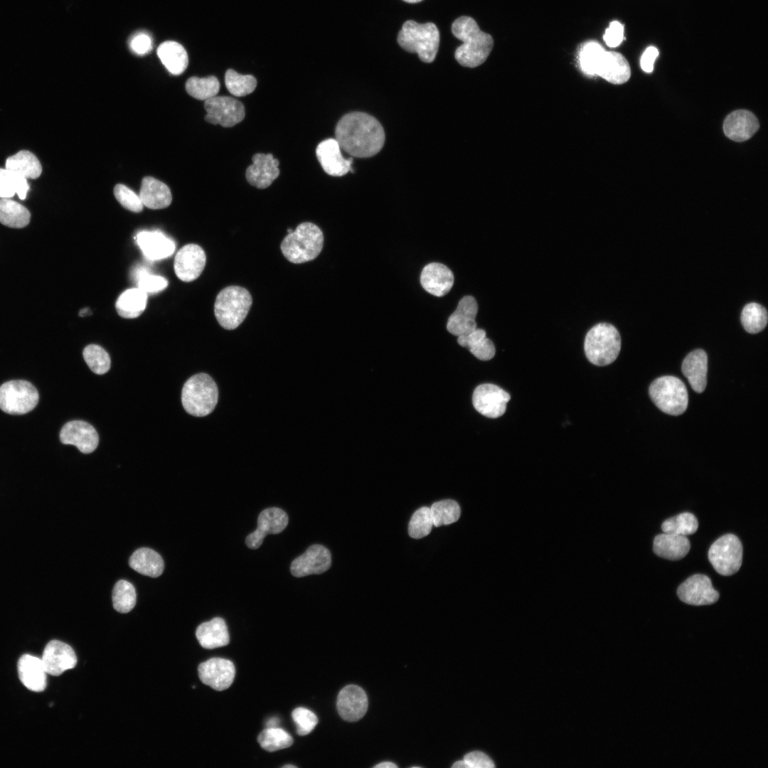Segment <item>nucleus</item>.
<instances>
[{
	"label": "nucleus",
	"instance_id": "15",
	"mask_svg": "<svg viewBox=\"0 0 768 768\" xmlns=\"http://www.w3.org/2000/svg\"><path fill=\"white\" fill-rule=\"evenodd\" d=\"M206 262L203 248L196 244H188L182 247L174 259V271L183 282H191L202 273Z\"/></svg>",
	"mask_w": 768,
	"mask_h": 768
},
{
	"label": "nucleus",
	"instance_id": "35",
	"mask_svg": "<svg viewBox=\"0 0 768 768\" xmlns=\"http://www.w3.org/2000/svg\"><path fill=\"white\" fill-rule=\"evenodd\" d=\"M457 342L481 361H489L496 353L494 343L486 337V331L481 329L476 328L467 335L458 336Z\"/></svg>",
	"mask_w": 768,
	"mask_h": 768
},
{
	"label": "nucleus",
	"instance_id": "42",
	"mask_svg": "<svg viewBox=\"0 0 768 768\" xmlns=\"http://www.w3.org/2000/svg\"><path fill=\"white\" fill-rule=\"evenodd\" d=\"M740 319L747 332L757 334L762 331L767 324V311L759 304L751 302L743 308Z\"/></svg>",
	"mask_w": 768,
	"mask_h": 768
},
{
	"label": "nucleus",
	"instance_id": "7",
	"mask_svg": "<svg viewBox=\"0 0 768 768\" xmlns=\"http://www.w3.org/2000/svg\"><path fill=\"white\" fill-rule=\"evenodd\" d=\"M252 297L245 288L230 286L217 295L214 312L219 324L224 329H236L247 316L252 305Z\"/></svg>",
	"mask_w": 768,
	"mask_h": 768
},
{
	"label": "nucleus",
	"instance_id": "6",
	"mask_svg": "<svg viewBox=\"0 0 768 768\" xmlns=\"http://www.w3.org/2000/svg\"><path fill=\"white\" fill-rule=\"evenodd\" d=\"M218 391L213 379L206 373H198L188 378L181 392L184 410L196 417H204L215 409Z\"/></svg>",
	"mask_w": 768,
	"mask_h": 768
},
{
	"label": "nucleus",
	"instance_id": "39",
	"mask_svg": "<svg viewBox=\"0 0 768 768\" xmlns=\"http://www.w3.org/2000/svg\"><path fill=\"white\" fill-rule=\"evenodd\" d=\"M28 190L29 185L26 178L15 174L6 168H0L1 198H10L16 193L21 200H24Z\"/></svg>",
	"mask_w": 768,
	"mask_h": 768
},
{
	"label": "nucleus",
	"instance_id": "52",
	"mask_svg": "<svg viewBox=\"0 0 768 768\" xmlns=\"http://www.w3.org/2000/svg\"><path fill=\"white\" fill-rule=\"evenodd\" d=\"M139 276L137 281L138 288L147 293H156L164 289L168 286L166 278L146 272H142Z\"/></svg>",
	"mask_w": 768,
	"mask_h": 768
},
{
	"label": "nucleus",
	"instance_id": "21",
	"mask_svg": "<svg viewBox=\"0 0 768 768\" xmlns=\"http://www.w3.org/2000/svg\"><path fill=\"white\" fill-rule=\"evenodd\" d=\"M316 154L324 171L332 176H342L349 171L353 172L351 158L345 159L341 152V147L336 139H327L320 142Z\"/></svg>",
	"mask_w": 768,
	"mask_h": 768
},
{
	"label": "nucleus",
	"instance_id": "36",
	"mask_svg": "<svg viewBox=\"0 0 768 768\" xmlns=\"http://www.w3.org/2000/svg\"><path fill=\"white\" fill-rule=\"evenodd\" d=\"M147 294L139 288H132L124 291L118 297L115 308L118 314L126 319H134L140 316L146 306Z\"/></svg>",
	"mask_w": 768,
	"mask_h": 768
},
{
	"label": "nucleus",
	"instance_id": "56",
	"mask_svg": "<svg viewBox=\"0 0 768 768\" xmlns=\"http://www.w3.org/2000/svg\"><path fill=\"white\" fill-rule=\"evenodd\" d=\"M658 55V50L654 46L648 47L641 55L640 64L641 69L646 73H651L654 70V63Z\"/></svg>",
	"mask_w": 768,
	"mask_h": 768
},
{
	"label": "nucleus",
	"instance_id": "41",
	"mask_svg": "<svg viewBox=\"0 0 768 768\" xmlns=\"http://www.w3.org/2000/svg\"><path fill=\"white\" fill-rule=\"evenodd\" d=\"M186 90L191 97L206 101L217 95L220 90V82L213 75L206 78L191 77L186 82Z\"/></svg>",
	"mask_w": 768,
	"mask_h": 768
},
{
	"label": "nucleus",
	"instance_id": "22",
	"mask_svg": "<svg viewBox=\"0 0 768 768\" xmlns=\"http://www.w3.org/2000/svg\"><path fill=\"white\" fill-rule=\"evenodd\" d=\"M477 313L478 304L475 298L472 296H464L448 319L447 331L457 336L470 334L477 327L475 321Z\"/></svg>",
	"mask_w": 768,
	"mask_h": 768
},
{
	"label": "nucleus",
	"instance_id": "11",
	"mask_svg": "<svg viewBox=\"0 0 768 768\" xmlns=\"http://www.w3.org/2000/svg\"><path fill=\"white\" fill-rule=\"evenodd\" d=\"M204 107L207 112L205 120L223 127L235 126L245 116L242 103L229 96H214L205 101Z\"/></svg>",
	"mask_w": 768,
	"mask_h": 768
},
{
	"label": "nucleus",
	"instance_id": "31",
	"mask_svg": "<svg viewBox=\"0 0 768 768\" xmlns=\"http://www.w3.org/2000/svg\"><path fill=\"white\" fill-rule=\"evenodd\" d=\"M143 205L150 209H162L172 201L171 191L167 185L151 177L142 179L139 194Z\"/></svg>",
	"mask_w": 768,
	"mask_h": 768
},
{
	"label": "nucleus",
	"instance_id": "50",
	"mask_svg": "<svg viewBox=\"0 0 768 768\" xmlns=\"http://www.w3.org/2000/svg\"><path fill=\"white\" fill-rule=\"evenodd\" d=\"M114 195L117 201L126 209L139 213L144 205L139 195L124 184H117L114 188Z\"/></svg>",
	"mask_w": 768,
	"mask_h": 768
},
{
	"label": "nucleus",
	"instance_id": "28",
	"mask_svg": "<svg viewBox=\"0 0 768 768\" xmlns=\"http://www.w3.org/2000/svg\"><path fill=\"white\" fill-rule=\"evenodd\" d=\"M18 673L21 683L30 690L41 692L46 688V674L41 658L29 654L21 656Z\"/></svg>",
	"mask_w": 768,
	"mask_h": 768
},
{
	"label": "nucleus",
	"instance_id": "63",
	"mask_svg": "<svg viewBox=\"0 0 768 768\" xmlns=\"http://www.w3.org/2000/svg\"><path fill=\"white\" fill-rule=\"evenodd\" d=\"M287 232H288V233H292V232H293V230H292V229H289V228H288V229H287Z\"/></svg>",
	"mask_w": 768,
	"mask_h": 768
},
{
	"label": "nucleus",
	"instance_id": "17",
	"mask_svg": "<svg viewBox=\"0 0 768 768\" xmlns=\"http://www.w3.org/2000/svg\"><path fill=\"white\" fill-rule=\"evenodd\" d=\"M288 521L287 514L281 508L273 507L263 510L257 518V528L245 539L247 546L250 549L258 548L267 534H278L283 531Z\"/></svg>",
	"mask_w": 768,
	"mask_h": 768
},
{
	"label": "nucleus",
	"instance_id": "51",
	"mask_svg": "<svg viewBox=\"0 0 768 768\" xmlns=\"http://www.w3.org/2000/svg\"><path fill=\"white\" fill-rule=\"evenodd\" d=\"M292 716L297 725V732L299 735L309 734L318 723L316 715L305 708H297L292 711Z\"/></svg>",
	"mask_w": 768,
	"mask_h": 768
},
{
	"label": "nucleus",
	"instance_id": "30",
	"mask_svg": "<svg viewBox=\"0 0 768 768\" xmlns=\"http://www.w3.org/2000/svg\"><path fill=\"white\" fill-rule=\"evenodd\" d=\"M196 636L201 646L207 649L226 646L230 641L226 623L220 617L200 624L196 629Z\"/></svg>",
	"mask_w": 768,
	"mask_h": 768
},
{
	"label": "nucleus",
	"instance_id": "59",
	"mask_svg": "<svg viewBox=\"0 0 768 768\" xmlns=\"http://www.w3.org/2000/svg\"><path fill=\"white\" fill-rule=\"evenodd\" d=\"M279 722V720L276 718H271L267 723V727H276Z\"/></svg>",
	"mask_w": 768,
	"mask_h": 768
},
{
	"label": "nucleus",
	"instance_id": "38",
	"mask_svg": "<svg viewBox=\"0 0 768 768\" xmlns=\"http://www.w3.org/2000/svg\"><path fill=\"white\" fill-rule=\"evenodd\" d=\"M29 210L21 203L10 198L0 199V223L14 228L26 226L30 221Z\"/></svg>",
	"mask_w": 768,
	"mask_h": 768
},
{
	"label": "nucleus",
	"instance_id": "18",
	"mask_svg": "<svg viewBox=\"0 0 768 768\" xmlns=\"http://www.w3.org/2000/svg\"><path fill=\"white\" fill-rule=\"evenodd\" d=\"M60 439L64 444L75 446L84 454L92 452L99 443L96 430L82 420H73L65 424L60 432Z\"/></svg>",
	"mask_w": 768,
	"mask_h": 768
},
{
	"label": "nucleus",
	"instance_id": "8",
	"mask_svg": "<svg viewBox=\"0 0 768 768\" xmlns=\"http://www.w3.org/2000/svg\"><path fill=\"white\" fill-rule=\"evenodd\" d=\"M649 395L663 412L671 415L683 414L688 407V395L683 381L672 375L661 376L654 380L649 387Z\"/></svg>",
	"mask_w": 768,
	"mask_h": 768
},
{
	"label": "nucleus",
	"instance_id": "14",
	"mask_svg": "<svg viewBox=\"0 0 768 768\" xmlns=\"http://www.w3.org/2000/svg\"><path fill=\"white\" fill-rule=\"evenodd\" d=\"M198 671L201 682L218 691L228 688L235 675L233 663L222 658H212L200 663Z\"/></svg>",
	"mask_w": 768,
	"mask_h": 768
},
{
	"label": "nucleus",
	"instance_id": "53",
	"mask_svg": "<svg viewBox=\"0 0 768 768\" xmlns=\"http://www.w3.org/2000/svg\"><path fill=\"white\" fill-rule=\"evenodd\" d=\"M603 39L607 46L610 48L619 46L624 39V25L617 21H612L605 30Z\"/></svg>",
	"mask_w": 768,
	"mask_h": 768
},
{
	"label": "nucleus",
	"instance_id": "20",
	"mask_svg": "<svg viewBox=\"0 0 768 768\" xmlns=\"http://www.w3.org/2000/svg\"><path fill=\"white\" fill-rule=\"evenodd\" d=\"M368 697L366 692L356 685H348L343 688L337 697L336 707L342 719L356 722L362 718L368 709Z\"/></svg>",
	"mask_w": 768,
	"mask_h": 768
},
{
	"label": "nucleus",
	"instance_id": "44",
	"mask_svg": "<svg viewBox=\"0 0 768 768\" xmlns=\"http://www.w3.org/2000/svg\"><path fill=\"white\" fill-rule=\"evenodd\" d=\"M430 509L435 527L452 524L458 521L461 514L458 503L450 499L435 502Z\"/></svg>",
	"mask_w": 768,
	"mask_h": 768
},
{
	"label": "nucleus",
	"instance_id": "13",
	"mask_svg": "<svg viewBox=\"0 0 768 768\" xmlns=\"http://www.w3.org/2000/svg\"><path fill=\"white\" fill-rule=\"evenodd\" d=\"M677 594L682 602L695 606L711 604L719 599V593L713 588L710 579L702 574L693 575L686 580L678 587Z\"/></svg>",
	"mask_w": 768,
	"mask_h": 768
},
{
	"label": "nucleus",
	"instance_id": "61",
	"mask_svg": "<svg viewBox=\"0 0 768 768\" xmlns=\"http://www.w3.org/2000/svg\"><path fill=\"white\" fill-rule=\"evenodd\" d=\"M402 1H404L405 2H407V3H410V4H415V3L420 2L422 0H402Z\"/></svg>",
	"mask_w": 768,
	"mask_h": 768
},
{
	"label": "nucleus",
	"instance_id": "9",
	"mask_svg": "<svg viewBox=\"0 0 768 768\" xmlns=\"http://www.w3.org/2000/svg\"><path fill=\"white\" fill-rule=\"evenodd\" d=\"M38 400V390L26 380H10L0 386V408L8 414H26L36 406Z\"/></svg>",
	"mask_w": 768,
	"mask_h": 768
},
{
	"label": "nucleus",
	"instance_id": "5",
	"mask_svg": "<svg viewBox=\"0 0 768 768\" xmlns=\"http://www.w3.org/2000/svg\"><path fill=\"white\" fill-rule=\"evenodd\" d=\"M584 350L588 361L597 366L613 363L621 350V337L618 330L608 323H599L587 333Z\"/></svg>",
	"mask_w": 768,
	"mask_h": 768
},
{
	"label": "nucleus",
	"instance_id": "43",
	"mask_svg": "<svg viewBox=\"0 0 768 768\" xmlns=\"http://www.w3.org/2000/svg\"><path fill=\"white\" fill-rule=\"evenodd\" d=\"M260 747L267 752H275L289 747L293 744L292 737L279 727H267L257 737Z\"/></svg>",
	"mask_w": 768,
	"mask_h": 768
},
{
	"label": "nucleus",
	"instance_id": "46",
	"mask_svg": "<svg viewBox=\"0 0 768 768\" xmlns=\"http://www.w3.org/2000/svg\"><path fill=\"white\" fill-rule=\"evenodd\" d=\"M698 522L691 513L685 512L670 518L661 525L663 533L686 536L696 532Z\"/></svg>",
	"mask_w": 768,
	"mask_h": 768
},
{
	"label": "nucleus",
	"instance_id": "62",
	"mask_svg": "<svg viewBox=\"0 0 768 768\" xmlns=\"http://www.w3.org/2000/svg\"><path fill=\"white\" fill-rule=\"evenodd\" d=\"M282 767L283 768H287V767H289V768H291V767L295 768L296 767L297 768V767L295 765H292V764H286V765H284Z\"/></svg>",
	"mask_w": 768,
	"mask_h": 768
},
{
	"label": "nucleus",
	"instance_id": "34",
	"mask_svg": "<svg viewBox=\"0 0 768 768\" xmlns=\"http://www.w3.org/2000/svg\"><path fill=\"white\" fill-rule=\"evenodd\" d=\"M129 564L139 573L151 577L160 576L164 569L161 555L148 548H141L134 551L129 558Z\"/></svg>",
	"mask_w": 768,
	"mask_h": 768
},
{
	"label": "nucleus",
	"instance_id": "26",
	"mask_svg": "<svg viewBox=\"0 0 768 768\" xmlns=\"http://www.w3.org/2000/svg\"><path fill=\"white\" fill-rule=\"evenodd\" d=\"M137 245L149 260H159L171 255L175 242L159 230L142 231L136 237Z\"/></svg>",
	"mask_w": 768,
	"mask_h": 768
},
{
	"label": "nucleus",
	"instance_id": "2",
	"mask_svg": "<svg viewBox=\"0 0 768 768\" xmlns=\"http://www.w3.org/2000/svg\"><path fill=\"white\" fill-rule=\"evenodd\" d=\"M453 35L463 43L454 53L455 59L462 66L475 68L485 62L493 46L492 36L480 30L469 16H460L452 25Z\"/></svg>",
	"mask_w": 768,
	"mask_h": 768
},
{
	"label": "nucleus",
	"instance_id": "29",
	"mask_svg": "<svg viewBox=\"0 0 768 768\" xmlns=\"http://www.w3.org/2000/svg\"><path fill=\"white\" fill-rule=\"evenodd\" d=\"M597 75L612 84H623L630 78V66L621 53L605 50L598 65Z\"/></svg>",
	"mask_w": 768,
	"mask_h": 768
},
{
	"label": "nucleus",
	"instance_id": "4",
	"mask_svg": "<svg viewBox=\"0 0 768 768\" xmlns=\"http://www.w3.org/2000/svg\"><path fill=\"white\" fill-rule=\"evenodd\" d=\"M398 43L406 51L417 53L422 62L432 63L438 51L439 32L433 23L408 20L398 33Z\"/></svg>",
	"mask_w": 768,
	"mask_h": 768
},
{
	"label": "nucleus",
	"instance_id": "40",
	"mask_svg": "<svg viewBox=\"0 0 768 768\" xmlns=\"http://www.w3.org/2000/svg\"><path fill=\"white\" fill-rule=\"evenodd\" d=\"M604 52V48L596 41H588L582 45L578 53L581 70L590 77L597 75V68Z\"/></svg>",
	"mask_w": 768,
	"mask_h": 768
},
{
	"label": "nucleus",
	"instance_id": "32",
	"mask_svg": "<svg viewBox=\"0 0 768 768\" xmlns=\"http://www.w3.org/2000/svg\"><path fill=\"white\" fill-rule=\"evenodd\" d=\"M690 545L686 536L663 533L657 535L654 540L653 550L656 555L670 560H678L684 558L690 550Z\"/></svg>",
	"mask_w": 768,
	"mask_h": 768
},
{
	"label": "nucleus",
	"instance_id": "58",
	"mask_svg": "<svg viewBox=\"0 0 768 768\" xmlns=\"http://www.w3.org/2000/svg\"><path fill=\"white\" fill-rule=\"evenodd\" d=\"M452 767L453 768H469L468 764L465 762V761L464 759L463 760H459V761H457V762H454L453 764V765H452Z\"/></svg>",
	"mask_w": 768,
	"mask_h": 768
},
{
	"label": "nucleus",
	"instance_id": "55",
	"mask_svg": "<svg viewBox=\"0 0 768 768\" xmlns=\"http://www.w3.org/2000/svg\"><path fill=\"white\" fill-rule=\"evenodd\" d=\"M130 48L137 55H144L149 53L152 48L151 37L144 33L134 36L130 41Z\"/></svg>",
	"mask_w": 768,
	"mask_h": 768
},
{
	"label": "nucleus",
	"instance_id": "47",
	"mask_svg": "<svg viewBox=\"0 0 768 768\" xmlns=\"http://www.w3.org/2000/svg\"><path fill=\"white\" fill-rule=\"evenodd\" d=\"M228 90L234 96L243 97L252 93L257 86L256 78L252 75H241L228 69L225 75Z\"/></svg>",
	"mask_w": 768,
	"mask_h": 768
},
{
	"label": "nucleus",
	"instance_id": "49",
	"mask_svg": "<svg viewBox=\"0 0 768 768\" xmlns=\"http://www.w3.org/2000/svg\"><path fill=\"white\" fill-rule=\"evenodd\" d=\"M433 526L430 509L424 506L417 509L412 516L408 525V533L411 538H422L430 534Z\"/></svg>",
	"mask_w": 768,
	"mask_h": 768
},
{
	"label": "nucleus",
	"instance_id": "37",
	"mask_svg": "<svg viewBox=\"0 0 768 768\" xmlns=\"http://www.w3.org/2000/svg\"><path fill=\"white\" fill-rule=\"evenodd\" d=\"M5 166L6 169L26 179L37 178L42 172L38 158L27 150H21L7 158Z\"/></svg>",
	"mask_w": 768,
	"mask_h": 768
},
{
	"label": "nucleus",
	"instance_id": "60",
	"mask_svg": "<svg viewBox=\"0 0 768 768\" xmlns=\"http://www.w3.org/2000/svg\"><path fill=\"white\" fill-rule=\"evenodd\" d=\"M88 313H90V311H88V309L85 308V309H82V310H81V311H80L79 312V315H80V316H86V315H87V314Z\"/></svg>",
	"mask_w": 768,
	"mask_h": 768
},
{
	"label": "nucleus",
	"instance_id": "25",
	"mask_svg": "<svg viewBox=\"0 0 768 768\" xmlns=\"http://www.w3.org/2000/svg\"><path fill=\"white\" fill-rule=\"evenodd\" d=\"M757 118L751 112L739 110L731 112L725 118L723 130L725 135L735 142H743L751 138L759 129Z\"/></svg>",
	"mask_w": 768,
	"mask_h": 768
},
{
	"label": "nucleus",
	"instance_id": "12",
	"mask_svg": "<svg viewBox=\"0 0 768 768\" xmlns=\"http://www.w3.org/2000/svg\"><path fill=\"white\" fill-rule=\"evenodd\" d=\"M511 395L499 386L491 383L478 385L472 395V403L476 410L489 418L502 416Z\"/></svg>",
	"mask_w": 768,
	"mask_h": 768
},
{
	"label": "nucleus",
	"instance_id": "24",
	"mask_svg": "<svg viewBox=\"0 0 768 768\" xmlns=\"http://www.w3.org/2000/svg\"><path fill=\"white\" fill-rule=\"evenodd\" d=\"M454 279L452 272L439 262L429 263L422 269L420 274L423 289L436 297L447 294L453 286Z\"/></svg>",
	"mask_w": 768,
	"mask_h": 768
},
{
	"label": "nucleus",
	"instance_id": "54",
	"mask_svg": "<svg viewBox=\"0 0 768 768\" xmlns=\"http://www.w3.org/2000/svg\"><path fill=\"white\" fill-rule=\"evenodd\" d=\"M464 760L469 768H491L494 764L491 758L484 752L474 751L466 754Z\"/></svg>",
	"mask_w": 768,
	"mask_h": 768
},
{
	"label": "nucleus",
	"instance_id": "23",
	"mask_svg": "<svg viewBox=\"0 0 768 768\" xmlns=\"http://www.w3.org/2000/svg\"><path fill=\"white\" fill-rule=\"evenodd\" d=\"M252 159L245 173L247 182L258 188L269 187L279 175V161L272 154L262 153L255 154Z\"/></svg>",
	"mask_w": 768,
	"mask_h": 768
},
{
	"label": "nucleus",
	"instance_id": "3",
	"mask_svg": "<svg viewBox=\"0 0 768 768\" xmlns=\"http://www.w3.org/2000/svg\"><path fill=\"white\" fill-rule=\"evenodd\" d=\"M324 245L321 230L315 224L304 222L283 239L280 248L287 260L300 264L315 259Z\"/></svg>",
	"mask_w": 768,
	"mask_h": 768
},
{
	"label": "nucleus",
	"instance_id": "48",
	"mask_svg": "<svg viewBox=\"0 0 768 768\" xmlns=\"http://www.w3.org/2000/svg\"><path fill=\"white\" fill-rule=\"evenodd\" d=\"M82 355L93 373L102 375L110 370L111 360L108 353L102 347L96 344L88 345L84 348Z\"/></svg>",
	"mask_w": 768,
	"mask_h": 768
},
{
	"label": "nucleus",
	"instance_id": "19",
	"mask_svg": "<svg viewBox=\"0 0 768 768\" xmlns=\"http://www.w3.org/2000/svg\"><path fill=\"white\" fill-rule=\"evenodd\" d=\"M41 661L47 673L58 676L73 668L77 663V657L70 646L58 640H52L46 646Z\"/></svg>",
	"mask_w": 768,
	"mask_h": 768
},
{
	"label": "nucleus",
	"instance_id": "33",
	"mask_svg": "<svg viewBox=\"0 0 768 768\" xmlns=\"http://www.w3.org/2000/svg\"><path fill=\"white\" fill-rule=\"evenodd\" d=\"M157 55L161 63L172 75H178L184 72L188 65V54L180 43L167 41L157 49Z\"/></svg>",
	"mask_w": 768,
	"mask_h": 768
},
{
	"label": "nucleus",
	"instance_id": "45",
	"mask_svg": "<svg viewBox=\"0 0 768 768\" xmlns=\"http://www.w3.org/2000/svg\"><path fill=\"white\" fill-rule=\"evenodd\" d=\"M136 602L137 593L133 585L124 580H119L112 591L114 609L119 613H127L134 607Z\"/></svg>",
	"mask_w": 768,
	"mask_h": 768
},
{
	"label": "nucleus",
	"instance_id": "10",
	"mask_svg": "<svg viewBox=\"0 0 768 768\" xmlns=\"http://www.w3.org/2000/svg\"><path fill=\"white\" fill-rule=\"evenodd\" d=\"M742 551V545L738 537L733 534H725L711 545L708 559L719 574L732 575L741 567Z\"/></svg>",
	"mask_w": 768,
	"mask_h": 768
},
{
	"label": "nucleus",
	"instance_id": "16",
	"mask_svg": "<svg viewBox=\"0 0 768 768\" xmlns=\"http://www.w3.org/2000/svg\"><path fill=\"white\" fill-rule=\"evenodd\" d=\"M330 551L321 545H312L300 556L295 558L290 566L292 574L302 577L313 574H321L331 567Z\"/></svg>",
	"mask_w": 768,
	"mask_h": 768
},
{
	"label": "nucleus",
	"instance_id": "1",
	"mask_svg": "<svg viewBox=\"0 0 768 768\" xmlns=\"http://www.w3.org/2000/svg\"><path fill=\"white\" fill-rule=\"evenodd\" d=\"M335 136L341 149L358 158L378 154L385 139L380 123L373 116L361 112L343 116L336 124Z\"/></svg>",
	"mask_w": 768,
	"mask_h": 768
},
{
	"label": "nucleus",
	"instance_id": "27",
	"mask_svg": "<svg viewBox=\"0 0 768 768\" xmlns=\"http://www.w3.org/2000/svg\"><path fill=\"white\" fill-rule=\"evenodd\" d=\"M682 373L696 393L704 391L707 385L708 356L702 349L689 353L682 363Z\"/></svg>",
	"mask_w": 768,
	"mask_h": 768
},
{
	"label": "nucleus",
	"instance_id": "57",
	"mask_svg": "<svg viewBox=\"0 0 768 768\" xmlns=\"http://www.w3.org/2000/svg\"><path fill=\"white\" fill-rule=\"evenodd\" d=\"M375 768H396L398 766L393 762H383L374 766Z\"/></svg>",
	"mask_w": 768,
	"mask_h": 768
}]
</instances>
